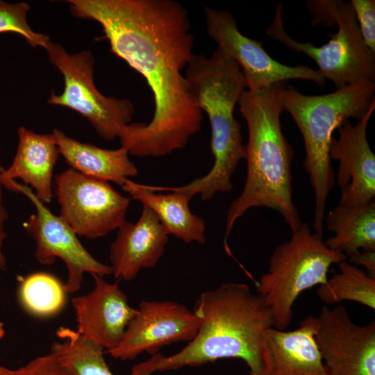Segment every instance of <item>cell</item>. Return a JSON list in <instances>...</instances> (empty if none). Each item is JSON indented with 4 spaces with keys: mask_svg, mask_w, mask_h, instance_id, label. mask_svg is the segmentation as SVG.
I'll return each instance as SVG.
<instances>
[{
    "mask_svg": "<svg viewBox=\"0 0 375 375\" xmlns=\"http://www.w3.org/2000/svg\"><path fill=\"white\" fill-rule=\"evenodd\" d=\"M76 17L100 24L110 51L146 80L153 94L149 124H128L119 139L128 154L160 157L199 132L202 110L182 70L194 55L188 10L174 0H69Z\"/></svg>",
    "mask_w": 375,
    "mask_h": 375,
    "instance_id": "6da1fadb",
    "label": "cell"
},
{
    "mask_svg": "<svg viewBox=\"0 0 375 375\" xmlns=\"http://www.w3.org/2000/svg\"><path fill=\"white\" fill-rule=\"evenodd\" d=\"M193 311L201 320L194 338L174 355L155 353L138 364L145 375L222 358L241 359L249 375H263L262 342L274 319L260 294H253L247 284L225 283L203 292Z\"/></svg>",
    "mask_w": 375,
    "mask_h": 375,
    "instance_id": "7a4b0ae2",
    "label": "cell"
},
{
    "mask_svg": "<svg viewBox=\"0 0 375 375\" xmlns=\"http://www.w3.org/2000/svg\"><path fill=\"white\" fill-rule=\"evenodd\" d=\"M278 83L258 90L246 89L240 97L241 115L248 128L245 146L247 172L244 188L227 210L224 244L236 220L249 209L266 207L279 212L293 230L303 222L293 201L292 162L293 149L284 136L281 115L284 110Z\"/></svg>",
    "mask_w": 375,
    "mask_h": 375,
    "instance_id": "3957f363",
    "label": "cell"
},
{
    "mask_svg": "<svg viewBox=\"0 0 375 375\" xmlns=\"http://www.w3.org/2000/svg\"><path fill=\"white\" fill-rule=\"evenodd\" d=\"M185 77L199 108L207 114L211 128L210 148L214 157L211 169L183 189L201 200L232 189L231 178L240 161L244 159L241 126L234 108L247 89L244 76L230 56L217 48L210 57L194 54Z\"/></svg>",
    "mask_w": 375,
    "mask_h": 375,
    "instance_id": "277c9868",
    "label": "cell"
},
{
    "mask_svg": "<svg viewBox=\"0 0 375 375\" xmlns=\"http://www.w3.org/2000/svg\"><path fill=\"white\" fill-rule=\"evenodd\" d=\"M375 83L360 82L324 95H306L292 85L283 88L281 98L299 129L306 151L304 168L314 191V233L323 236L325 208L335 184L329 156L333 133L345 121H358L375 102Z\"/></svg>",
    "mask_w": 375,
    "mask_h": 375,
    "instance_id": "5b68a950",
    "label": "cell"
},
{
    "mask_svg": "<svg viewBox=\"0 0 375 375\" xmlns=\"http://www.w3.org/2000/svg\"><path fill=\"white\" fill-rule=\"evenodd\" d=\"M313 13L312 24H337L338 32L321 47L311 42H299L285 31L282 18V3L277 5L274 20L266 31L273 39L283 43L296 53H303L312 58L318 71L335 88L360 83H375V53L365 43L350 2L340 0L308 1Z\"/></svg>",
    "mask_w": 375,
    "mask_h": 375,
    "instance_id": "8992f818",
    "label": "cell"
},
{
    "mask_svg": "<svg viewBox=\"0 0 375 375\" xmlns=\"http://www.w3.org/2000/svg\"><path fill=\"white\" fill-rule=\"evenodd\" d=\"M291 231V238L274 249L267 272L256 282L257 293L270 308L274 328L278 330L290 325L300 294L324 284L331 266L347 260L344 255L328 249L322 236L312 233L308 223Z\"/></svg>",
    "mask_w": 375,
    "mask_h": 375,
    "instance_id": "52a82bcc",
    "label": "cell"
},
{
    "mask_svg": "<svg viewBox=\"0 0 375 375\" xmlns=\"http://www.w3.org/2000/svg\"><path fill=\"white\" fill-rule=\"evenodd\" d=\"M45 50L51 62L62 75L65 85L60 94L51 91L47 103L77 112L106 141L119 138L132 119L134 107L128 99L106 97L97 90L92 53L81 51L69 53L62 45L51 41Z\"/></svg>",
    "mask_w": 375,
    "mask_h": 375,
    "instance_id": "ba28073f",
    "label": "cell"
},
{
    "mask_svg": "<svg viewBox=\"0 0 375 375\" xmlns=\"http://www.w3.org/2000/svg\"><path fill=\"white\" fill-rule=\"evenodd\" d=\"M0 183L11 191L23 194L33 203L35 212L25 222L24 227L35 242V258L43 265H52L56 258L65 262L67 279L64 288L67 293L76 292L81 288L85 272L101 277L112 274L110 266L95 259L67 222L52 213L28 186L2 177Z\"/></svg>",
    "mask_w": 375,
    "mask_h": 375,
    "instance_id": "9c48e42d",
    "label": "cell"
},
{
    "mask_svg": "<svg viewBox=\"0 0 375 375\" xmlns=\"http://www.w3.org/2000/svg\"><path fill=\"white\" fill-rule=\"evenodd\" d=\"M55 185L60 216L77 235L101 238L126 221L130 199L108 181L69 168L56 176Z\"/></svg>",
    "mask_w": 375,
    "mask_h": 375,
    "instance_id": "30bf717a",
    "label": "cell"
},
{
    "mask_svg": "<svg viewBox=\"0 0 375 375\" xmlns=\"http://www.w3.org/2000/svg\"><path fill=\"white\" fill-rule=\"evenodd\" d=\"M206 30L219 49L234 60L244 78L246 88L258 90L290 79L315 82L321 87L325 78L307 65L288 66L272 58L262 42L240 33L234 17L227 11L205 7Z\"/></svg>",
    "mask_w": 375,
    "mask_h": 375,
    "instance_id": "8fae6325",
    "label": "cell"
},
{
    "mask_svg": "<svg viewBox=\"0 0 375 375\" xmlns=\"http://www.w3.org/2000/svg\"><path fill=\"white\" fill-rule=\"evenodd\" d=\"M314 337L328 375H375L374 320L358 325L343 306H324Z\"/></svg>",
    "mask_w": 375,
    "mask_h": 375,
    "instance_id": "7c38bea8",
    "label": "cell"
},
{
    "mask_svg": "<svg viewBox=\"0 0 375 375\" xmlns=\"http://www.w3.org/2000/svg\"><path fill=\"white\" fill-rule=\"evenodd\" d=\"M200 323L194 311L176 302L142 301L119 344L105 352L122 360L143 352L153 355L165 345L192 340Z\"/></svg>",
    "mask_w": 375,
    "mask_h": 375,
    "instance_id": "4fadbf2b",
    "label": "cell"
},
{
    "mask_svg": "<svg viewBox=\"0 0 375 375\" xmlns=\"http://www.w3.org/2000/svg\"><path fill=\"white\" fill-rule=\"evenodd\" d=\"M374 109L375 102L356 125L345 121L338 128V138L332 139L329 156L339 162L336 183L341 204L358 207L374 200L375 155L367 138V124Z\"/></svg>",
    "mask_w": 375,
    "mask_h": 375,
    "instance_id": "5bb4252c",
    "label": "cell"
},
{
    "mask_svg": "<svg viewBox=\"0 0 375 375\" xmlns=\"http://www.w3.org/2000/svg\"><path fill=\"white\" fill-rule=\"evenodd\" d=\"M92 276L94 289L72 299L76 331L108 351L119 344L137 309L129 305L117 282L111 283L98 275Z\"/></svg>",
    "mask_w": 375,
    "mask_h": 375,
    "instance_id": "9a60e30c",
    "label": "cell"
},
{
    "mask_svg": "<svg viewBox=\"0 0 375 375\" xmlns=\"http://www.w3.org/2000/svg\"><path fill=\"white\" fill-rule=\"evenodd\" d=\"M142 206L138 222L121 225L110 247V266L117 279L133 280L142 269L155 267L165 251L168 235L156 214Z\"/></svg>",
    "mask_w": 375,
    "mask_h": 375,
    "instance_id": "2e32d148",
    "label": "cell"
},
{
    "mask_svg": "<svg viewBox=\"0 0 375 375\" xmlns=\"http://www.w3.org/2000/svg\"><path fill=\"white\" fill-rule=\"evenodd\" d=\"M315 317L294 330L268 329L262 342L263 375H328L315 340Z\"/></svg>",
    "mask_w": 375,
    "mask_h": 375,
    "instance_id": "e0dca14e",
    "label": "cell"
},
{
    "mask_svg": "<svg viewBox=\"0 0 375 375\" xmlns=\"http://www.w3.org/2000/svg\"><path fill=\"white\" fill-rule=\"evenodd\" d=\"M122 189L133 199L150 208L158 217L167 234L185 243L206 241L204 220L193 214L189 207L192 199L177 187H154L125 181Z\"/></svg>",
    "mask_w": 375,
    "mask_h": 375,
    "instance_id": "ac0fdd59",
    "label": "cell"
},
{
    "mask_svg": "<svg viewBox=\"0 0 375 375\" xmlns=\"http://www.w3.org/2000/svg\"><path fill=\"white\" fill-rule=\"evenodd\" d=\"M18 144L13 160L1 176L5 179H20L31 187L43 203L53 197V174L59 151L53 135L36 133L24 126L17 130Z\"/></svg>",
    "mask_w": 375,
    "mask_h": 375,
    "instance_id": "d6986e66",
    "label": "cell"
},
{
    "mask_svg": "<svg viewBox=\"0 0 375 375\" xmlns=\"http://www.w3.org/2000/svg\"><path fill=\"white\" fill-rule=\"evenodd\" d=\"M51 134L61 155L70 168L90 177L112 181L121 187L127 179L135 177L138 170L130 160L128 151L120 147L106 149L83 143L55 128Z\"/></svg>",
    "mask_w": 375,
    "mask_h": 375,
    "instance_id": "ffe728a7",
    "label": "cell"
},
{
    "mask_svg": "<svg viewBox=\"0 0 375 375\" xmlns=\"http://www.w3.org/2000/svg\"><path fill=\"white\" fill-rule=\"evenodd\" d=\"M334 234L324 241L331 250L349 258L360 251H375V200L358 207L338 203L324 219Z\"/></svg>",
    "mask_w": 375,
    "mask_h": 375,
    "instance_id": "44dd1931",
    "label": "cell"
},
{
    "mask_svg": "<svg viewBox=\"0 0 375 375\" xmlns=\"http://www.w3.org/2000/svg\"><path fill=\"white\" fill-rule=\"evenodd\" d=\"M56 335L60 341L52 343L51 353L70 375H114L103 347L69 328L60 327ZM130 375L144 374L135 365Z\"/></svg>",
    "mask_w": 375,
    "mask_h": 375,
    "instance_id": "7402d4cb",
    "label": "cell"
},
{
    "mask_svg": "<svg viewBox=\"0 0 375 375\" xmlns=\"http://www.w3.org/2000/svg\"><path fill=\"white\" fill-rule=\"evenodd\" d=\"M340 272L319 285L317 294L325 304L351 301L375 309V278L347 260L339 262Z\"/></svg>",
    "mask_w": 375,
    "mask_h": 375,
    "instance_id": "603a6c76",
    "label": "cell"
},
{
    "mask_svg": "<svg viewBox=\"0 0 375 375\" xmlns=\"http://www.w3.org/2000/svg\"><path fill=\"white\" fill-rule=\"evenodd\" d=\"M19 299L24 308L36 317L58 314L66 303L64 284L56 276L35 272L20 279Z\"/></svg>",
    "mask_w": 375,
    "mask_h": 375,
    "instance_id": "cb8c5ba5",
    "label": "cell"
},
{
    "mask_svg": "<svg viewBox=\"0 0 375 375\" xmlns=\"http://www.w3.org/2000/svg\"><path fill=\"white\" fill-rule=\"evenodd\" d=\"M30 6L25 2L0 1V33H14L22 36L33 48L46 49L51 41L47 35L35 32L27 22Z\"/></svg>",
    "mask_w": 375,
    "mask_h": 375,
    "instance_id": "d4e9b609",
    "label": "cell"
},
{
    "mask_svg": "<svg viewBox=\"0 0 375 375\" xmlns=\"http://www.w3.org/2000/svg\"><path fill=\"white\" fill-rule=\"evenodd\" d=\"M0 375H70L60 365L56 356L50 353L39 356L26 365L9 369L3 367Z\"/></svg>",
    "mask_w": 375,
    "mask_h": 375,
    "instance_id": "484cf974",
    "label": "cell"
},
{
    "mask_svg": "<svg viewBox=\"0 0 375 375\" xmlns=\"http://www.w3.org/2000/svg\"><path fill=\"white\" fill-rule=\"evenodd\" d=\"M349 2L365 44L375 53V1L351 0Z\"/></svg>",
    "mask_w": 375,
    "mask_h": 375,
    "instance_id": "4316f807",
    "label": "cell"
},
{
    "mask_svg": "<svg viewBox=\"0 0 375 375\" xmlns=\"http://www.w3.org/2000/svg\"><path fill=\"white\" fill-rule=\"evenodd\" d=\"M352 265L363 266L366 273L372 278H375V251H360L358 253L347 258Z\"/></svg>",
    "mask_w": 375,
    "mask_h": 375,
    "instance_id": "83f0119b",
    "label": "cell"
},
{
    "mask_svg": "<svg viewBox=\"0 0 375 375\" xmlns=\"http://www.w3.org/2000/svg\"><path fill=\"white\" fill-rule=\"evenodd\" d=\"M2 189L3 186L0 183V271H5L7 268V262L3 252V244L6 238L5 223L8 219V214L3 205Z\"/></svg>",
    "mask_w": 375,
    "mask_h": 375,
    "instance_id": "f1b7e54d",
    "label": "cell"
},
{
    "mask_svg": "<svg viewBox=\"0 0 375 375\" xmlns=\"http://www.w3.org/2000/svg\"><path fill=\"white\" fill-rule=\"evenodd\" d=\"M5 335V330L3 328V324L0 322V340L3 338Z\"/></svg>",
    "mask_w": 375,
    "mask_h": 375,
    "instance_id": "f546056e",
    "label": "cell"
},
{
    "mask_svg": "<svg viewBox=\"0 0 375 375\" xmlns=\"http://www.w3.org/2000/svg\"><path fill=\"white\" fill-rule=\"evenodd\" d=\"M4 170V169L1 167V165H0V175L3 172V171Z\"/></svg>",
    "mask_w": 375,
    "mask_h": 375,
    "instance_id": "4dcf8cb0",
    "label": "cell"
},
{
    "mask_svg": "<svg viewBox=\"0 0 375 375\" xmlns=\"http://www.w3.org/2000/svg\"><path fill=\"white\" fill-rule=\"evenodd\" d=\"M2 368H3V367H1V366L0 365V372L1 371Z\"/></svg>",
    "mask_w": 375,
    "mask_h": 375,
    "instance_id": "1f68e13d",
    "label": "cell"
}]
</instances>
